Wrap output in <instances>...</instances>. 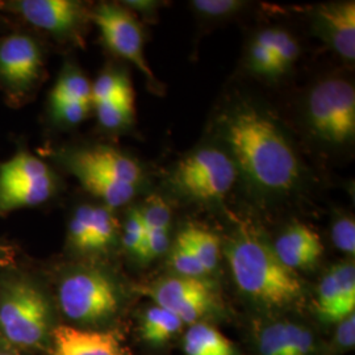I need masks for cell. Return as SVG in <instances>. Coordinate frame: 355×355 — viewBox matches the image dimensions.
Wrapping results in <instances>:
<instances>
[{
	"label": "cell",
	"instance_id": "52a82bcc",
	"mask_svg": "<svg viewBox=\"0 0 355 355\" xmlns=\"http://www.w3.org/2000/svg\"><path fill=\"white\" fill-rule=\"evenodd\" d=\"M308 117L313 132L331 145L354 139L355 91L343 79H327L309 94Z\"/></svg>",
	"mask_w": 355,
	"mask_h": 355
},
{
	"label": "cell",
	"instance_id": "74e56055",
	"mask_svg": "<svg viewBox=\"0 0 355 355\" xmlns=\"http://www.w3.org/2000/svg\"><path fill=\"white\" fill-rule=\"evenodd\" d=\"M0 355H10V354H4V353H3V354H0Z\"/></svg>",
	"mask_w": 355,
	"mask_h": 355
},
{
	"label": "cell",
	"instance_id": "2e32d148",
	"mask_svg": "<svg viewBox=\"0 0 355 355\" xmlns=\"http://www.w3.org/2000/svg\"><path fill=\"white\" fill-rule=\"evenodd\" d=\"M53 355H123L116 331L78 329L60 325L53 330Z\"/></svg>",
	"mask_w": 355,
	"mask_h": 355
},
{
	"label": "cell",
	"instance_id": "9c48e42d",
	"mask_svg": "<svg viewBox=\"0 0 355 355\" xmlns=\"http://www.w3.org/2000/svg\"><path fill=\"white\" fill-rule=\"evenodd\" d=\"M0 10L20 17L28 26L57 41L79 40L89 19L83 3L76 0L1 1Z\"/></svg>",
	"mask_w": 355,
	"mask_h": 355
},
{
	"label": "cell",
	"instance_id": "6da1fadb",
	"mask_svg": "<svg viewBox=\"0 0 355 355\" xmlns=\"http://www.w3.org/2000/svg\"><path fill=\"white\" fill-rule=\"evenodd\" d=\"M224 136L242 171L262 189L287 191L300 177L299 162L275 124L252 108L229 114Z\"/></svg>",
	"mask_w": 355,
	"mask_h": 355
},
{
	"label": "cell",
	"instance_id": "5bb4252c",
	"mask_svg": "<svg viewBox=\"0 0 355 355\" xmlns=\"http://www.w3.org/2000/svg\"><path fill=\"white\" fill-rule=\"evenodd\" d=\"M318 318L338 324L355 312V267L343 262L331 267L318 286Z\"/></svg>",
	"mask_w": 355,
	"mask_h": 355
},
{
	"label": "cell",
	"instance_id": "83f0119b",
	"mask_svg": "<svg viewBox=\"0 0 355 355\" xmlns=\"http://www.w3.org/2000/svg\"><path fill=\"white\" fill-rule=\"evenodd\" d=\"M145 239H146V230L141 217L140 208L137 207L132 208L128 212L125 223L123 225V234H121L123 246L128 253L141 259Z\"/></svg>",
	"mask_w": 355,
	"mask_h": 355
},
{
	"label": "cell",
	"instance_id": "836d02e7",
	"mask_svg": "<svg viewBox=\"0 0 355 355\" xmlns=\"http://www.w3.org/2000/svg\"><path fill=\"white\" fill-rule=\"evenodd\" d=\"M170 246V229L146 232V239L142 249L141 259L152 261L154 258L165 254Z\"/></svg>",
	"mask_w": 355,
	"mask_h": 355
},
{
	"label": "cell",
	"instance_id": "4dcf8cb0",
	"mask_svg": "<svg viewBox=\"0 0 355 355\" xmlns=\"http://www.w3.org/2000/svg\"><path fill=\"white\" fill-rule=\"evenodd\" d=\"M170 262L179 277L204 278L208 274L203 265L200 263V261L191 253L190 249H187L182 242L178 240L174 243Z\"/></svg>",
	"mask_w": 355,
	"mask_h": 355
},
{
	"label": "cell",
	"instance_id": "d6a6232c",
	"mask_svg": "<svg viewBox=\"0 0 355 355\" xmlns=\"http://www.w3.org/2000/svg\"><path fill=\"white\" fill-rule=\"evenodd\" d=\"M250 66L255 73L261 76H280L278 64L275 62L274 55L267 51L263 45L257 42L255 40L250 46V55H249Z\"/></svg>",
	"mask_w": 355,
	"mask_h": 355
},
{
	"label": "cell",
	"instance_id": "8d00e7d4",
	"mask_svg": "<svg viewBox=\"0 0 355 355\" xmlns=\"http://www.w3.org/2000/svg\"><path fill=\"white\" fill-rule=\"evenodd\" d=\"M3 253H4V248H0V259H1V257H3Z\"/></svg>",
	"mask_w": 355,
	"mask_h": 355
},
{
	"label": "cell",
	"instance_id": "ba28073f",
	"mask_svg": "<svg viewBox=\"0 0 355 355\" xmlns=\"http://www.w3.org/2000/svg\"><path fill=\"white\" fill-rule=\"evenodd\" d=\"M237 178L236 164L218 149L204 148L178 164V187L198 200H215L227 195Z\"/></svg>",
	"mask_w": 355,
	"mask_h": 355
},
{
	"label": "cell",
	"instance_id": "1f68e13d",
	"mask_svg": "<svg viewBox=\"0 0 355 355\" xmlns=\"http://www.w3.org/2000/svg\"><path fill=\"white\" fill-rule=\"evenodd\" d=\"M331 240L334 246L343 252L354 257L355 223L353 217H340L334 221L331 228Z\"/></svg>",
	"mask_w": 355,
	"mask_h": 355
},
{
	"label": "cell",
	"instance_id": "7c38bea8",
	"mask_svg": "<svg viewBox=\"0 0 355 355\" xmlns=\"http://www.w3.org/2000/svg\"><path fill=\"white\" fill-rule=\"evenodd\" d=\"M255 355H324L316 333L303 322L272 320L254 330Z\"/></svg>",
	"mask_w": 355,
	"mask_h": 355
},
{
	"label": "cell",
	"instance_id": "7a4b0ae2",
	"mask_svg": "<svg viewBox=\"0 0 355 355\" xmlns=\"http://www.w3.org/2000/svg\"><path fill=\"white\" fill-rule=\"evenodd\" d=\"M229 267L239 290L267 308H287L303 297V283L284 266L265 242L243 233L227 249Z\"/></svg>",
	"mask_w": 355,
	"mask_h": 355
},
{
	"label": "cell",
	"instance_id": "44dd1931",
	"mask_svg": "<svg viewBox=\"0 0 355 355\" xmlns=\"http://www.w3.org/2000/svg\"><path fill=\"white\" fill-rule=\"evenodd\" d=\"M177 240L190 249L191 253L200 261L207 272L215 270L220 261L221 249L220 239L215 233L196 225H189L178 234Z\"/></svg>",
	"mask_w": 355,
	"mask_h": 355
},
{
	"label": "cell",
	"instance_id": "8fae6325",
	"mask_svg": "<svg viewBox=\"0 0 355 355\" xmlns=\"http://www.w3.org/2000/svg\"><path fill=\"white\" fill-rule=\"evenodd\" d=\"M89 20L99 28L110 51L135 64L148 80L155 82L144 54V35L136 17L125 7L102 3L89 12Z\"/></svg>",
	"mask_w": 355,
	"mask_h": 355
},
{
	"label": "cell",
	"instance_id": "d4e9b609",
	"mask_svg": "<svg viewBox=\"0 0 355 355\" xmlns=\"http://www.w3.org/2000/svg\"><path fill=\"white\" fill-rule=\"evenodd\" d=\"M254 40L263 45L267 51L274 55L280 74L288 70V67H291V64L296 61L299 55L297 42L286 31L265 29L261 33H258Z\"/></svg>",
	"mask_w": 355,
	"mask_h": 355
},
{
	"label": "cell",
	"instance_id": "f1b7e54d",
	"mask_svg": "<svg viewBox=\"0 0 355 355\" xmlns=\"http://www.w3.org/2000/svg\"><path fill=\"white\" fill-rule=\"evenodd\" d=\"M140 211L146 232L170 229L171 209L164 198L157 195L149 196L141 205Z\"/></svg>",
	"mask_w": 355,
	"mask_h": 355
},
{
	"label": "cell",
	"instance_id": "ffe728a7",
	"mask_svg": "<svg viewBox=\"0 0 355 355\" xmlns=\"http://www.w3.org/2000/svg\"><path fill=\"white\" fill-rule=\"evenodd\" d=\"M183 325L182 320L173 312L162 306L153 305L144 313L141 334L146 343L161 346L173 340Z\"/></svg>",
	"mask_w": 355,
	"mask_h": 355
},
{
	"label": "cell",
	"instance_id": "e575fe53",
	"mask_svg": "<svg viewBox=\"0 0 355 355\" xmlns=\"http://www.w3.org/2000/svg\"><path fill=\"white\" fill-rule=\"evenodd\" d=\"M243 6L239 0H195L192 7L207 16H225L236 12Z\"/></svg>",
	"mask_w": 355,
	"mask_h": 355
},
{
	"label": "cell",
	"instance_id": "277c9868",
	"mask_svg": "<svg viewBox=\"0 0 355 355\" xmlns=\"http://www.w3.org/2000/svg\"><path fill=\"white\" fill-rule=\"evenodd\" d=\"M121 297L119 283L101 267H76L58 283V304L73 321L99 322L114 318Z\"/></svg>",
	"mask_w": 355,
	"mask_h": 355
},
{
	"label": "cell",
	"instance_id": "4fadbf2b",
	"mask_svg": "<svg viewBox=\"0 0 355 355\" xmlns=\"http://www.w3.org/2000/svg\"><path fill=\"white\" fill-rule=\"evenodd\" d=\"M61 165L82 166L104 177L137 187L142 179L139 164L124 153L105 145L64 149L54 153Z\"/></svg>",
	"mask_w": 355,
	"mask_h": 355
},
{
	"label": "cell",
	"instance_id": "f546056e",
	"mask_svg": "<svg viewBox=\"0 0 355 355\" xmlns=\"http://www.w3.org/2000/svg\"><path fill=\"white\" fill-rule=\"evenodd\" d=\"M91 104L76 101L64 102H49L51 120L64 127H74L82 123L91 111Z\"/></svg>",
	"mask_w": 355,
	"mask_h": 355
},
{
	"label": "cell",
	"instance_id": "603a6c76",
	"mask_svg": "<svg viewBox=\"0 0 355 355\" xmlns=\"http://www.w3.org/2000/svg\"><path fill=\"white\" fill-rule=\"evenodd\" d=\"M76 101L91 104V83L73 64H66L51 89L49 102Z\"/></svg>",
	"mask_w": 355,
	"mask_h": 355
},
{
	"label": "cell",
	"instance_id": "e0dca14e",
	"mask_svg": "<svg viewBox=\"0 0 355 355\" xmlns=\"http://www.w3.org/2000/svg\"><path fill=\"white\" fill-rule=\"evenodd\" d=\"M272 250L284 266L295 271L315 266L322 255L324 245L313 229L295 223L280 234Z\"/></svg>",
	"mask_w": 355,
	"mask_h": 355
},
{
	"label": "cell",
	"instance_id": "9a60e30c",
	"mask_svg": "<svg viewBox=\"0 0 355 355\" xmlns=\"http://www.w3.org/2000/svg\"><path fill=\"white\" fill-rule=\"evenodd\" d=\"M321 37L347 61L355 58V3H330L315 13Z\"/></svg>",
	"mask_w": 355,
	"mask_h": 355
},
{
	"label": "cell",
	"instance_id": "484cf974",
	"mask_svg": "<svg viewBox=\"0 0 355 355\" xmlns=\"http://www.w3.org/2000/svg\"><path fill=\"white\" fill-rule=\"evenodd\" d=\"M133 91L130 80L125 73L116 70H105L91 85V105L108 102L120 95Z\"/></svg>",
	"mask_w": 355,
	"mask_h": 355
},
{
	"label": "cell",
	"instance_id": "7402d4cb",
	"mask_svg": "<svg viewBox=\"0 0 355 355\" xmlns=\"http://www.w3.org/2000/svg\"><path fill=\"white\" fill-rule=\"evenodd\" d=\"M117 232L119 221L114 217V209L103 204H92L89 253H104L112 248Z\"/></svg>",
	"mask_w": 355,
	"mask_h": 355
},
{
	"label": "cell",
	"instance_id": "ac0fdd59",
	"mask_svg": "<svg viewBox=\"0 0 355 355\" xmlns=\"http://www.w3.org/2000/svg\"><path fill=\"white\" fill-rule=\"evenodd\" d=\"M64 167L79 180L85 190L101 200V204L114 211L130 203L136 195L137 187L104 177L86 167L76 165H64Z\"/></svg>",
	"mask_w": 355,
	"mask_h": 355
},
{
	"label": "cell",
	"instance_id": "d6986e66",
	"mask_svg": "<svg viewBox=\"0 0 355 355\" xmlns=\"http://www.w3.org/2000/svg\"><path fill=\"white\" fill-rule=\"evenodd\" d=\"M183 347L186 355H240L234 343L205 322L190 325Z\"/></svg>",
	"mask_w": 355,
	"mask_h": 355
},
{
	"label": "cell",
	"instance_id": "5b68a950",
	"mask_svg": "<svg viewBox=\"0 0 355 355\" xmlns=\"http://www.w3.org/2000/svg\"><path fill=\"white\" fill-rule=\"evenodd\" d=\"M60 190L61 180L55 171L23 148L0 164V216L48 204Z\"/></svg>",
	"mask_w": 355,
	"mask_h": 355
},
{
	"label": "cell",
	"instance_id": "cb8c5ba5",
	"mask_svg": "<svg viewBox=\"0 0 355 355\" xmlns=\"http://www.w3.org/2000/svg\"><path fill=\"white\" fill-rule=\"evenodd\" d=\"M99 124L107 130H120L129 127L135 119V94L129 91L108 102L94 107Z\"/></svg>",
	"mask_w": 355,
	"mask_h": 355
},
{
	"label": "cell",
	"instance_id": "d590c367",
	"mask_svg": "<svg viewBox=\"0 0 355 355\" xmlns=\"http://www.w3.org/2000/svg\"><path fill=\"white\" fill-rule=\"evenodd\" d=\"M334 346L338 350H350L355 345V313L337 324L334 333Z\"/></svg>",
	"mask_w": 355,
	"mask_h": 355
},
{
	"label": "cell",
	"instance_id": "30bf717a",
	"mask_svg": "<svg viewBox=\"0 0 355 355\" xmlns=\"http://www.w3.org/2000/svg\"><path fill=\"white\" fill-rule=\"evenodd\" d=\"M155 305L173 312L183 324L202 322L216 305L212 284L204 278L168 277L141 288Z\"/></svg>",
	"mask_w": 355,
	"mask_h": 355
},
{
	"label": "cell",
	"instance_id": "3957f363",
	"mask_svg": "<svg viewBox=\"0 0 355 355\" xmlns=\"http://www.w3.org/2000/svg\"><path fill=\"white\" fill-rule=\"evenodd\" d=\"M0 327L11 343L24 347L46 337L49 302L32 278L16 275L0 282Z\"/></svg>",
	"mask_w": 355,
	"mask_h": 355
},
{
	"label": "cell",
	"instance_id": "8992f818",
	"mask_svg": "<svg viewBox=\"0 0 355 355\" xmlns=\"http://www.w3.org/2000/svg\"><path fill=\"white\" fill-rule=\"evenodd\" d=\"M45 73V54L37 38L15 32L0 38V91L11 107L32 101Z\"/></svg>",
	"mask_w": 355,
	"mask_h": 355
},
{
	"label": "cell",
	"instance_id": "4316f807",
	"mask_svg": "<svg viewBox=\"0 0 355 355\" xmlns=\"http://www.w3.org/2000/svg\"><path fill=\"white\" fill-rule=\"evenodd\" d=\"M91 207V203L80 204L74 209L69 221L67 241L69 245L79 253L89 254Z\"/></svg>",
	"mask_w": 355,
	"mask_h": 355
}]
</instances>
